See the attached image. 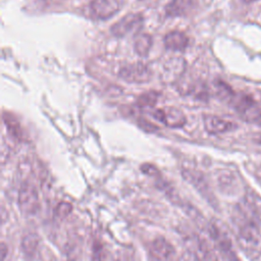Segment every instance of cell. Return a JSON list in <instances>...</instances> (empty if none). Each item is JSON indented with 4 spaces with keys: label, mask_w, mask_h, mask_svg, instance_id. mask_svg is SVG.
I'll list each match as a JSON object with an SVG mask.
<instances>
[{
    "label": "cell",
    "mask_w": 261,
    "mask_h": 261,
    "mask_svg": "<svg viewBox=\"0 0 261 261\" xmlns=\"http://www.w3.org/2000/svg\"><path fill=\"white\" fill-rule=\"evenodd\" d=\"M196 6V0H171L165 6L167 16H185L188 15Z\"/></svg>",
    "instance_id": "11"
},
{
    "label": "cell",
    "mask_w": 261,
    "mask_h": 261,
    "mask_svg": "<svg viewBox=\"0 0 261 261\" xmlns=\"http://www.w3.org/2000/svg\"><path fill=\"white\" fill-rule=\"evenodd\" d=\"M151 253L159 261H170L175 255V250L167 240L157 238L151 244Z\"/></svg>",
    "instance_id": "10"
},
{
    "label": "cell",
    "mask_w": 261,
    "mask_h": 261,
    "mask_svg": "<svg viewBox=\"0 0 261 261\" xmlns=\"http://www.w3.org/2000/svg\"><path fill=\"white\" fill-rule=\"evenodd\" d=\"M143 15L138 12H130L112 24L110 32L117 38L124 37L143 22Z\"/></svg>",
    "instance_id": "8"
},
{
    "label": "cell",
    "mask_w": 261,
    "mask_h": 261,
    "mask_svg": "<svg viewBox=\"0 0 261 261\" xmlns=\"http://www.w3.org/2000/svg\"><path fill=\"white\" fill-rule=\"evenodd\" d=\"M142 170H143V172H145V173H147V174H149V175L155 174L156 171H157L156 167L153 166V165H151V164H144V165L142 166Z\"/></svg>",
    "instance_id": "19"
},
{
    "label": "cell",
    "mask_w": 261,
    "mask_h": 261,
    "mask_svg": "<svg viewBox=\"0 0 261 261\" xmlns=\"http://www.w3.org/2000/svg\"><path fill=\"white\" fill-rule=\"evenodd\" d=\"M214 90H215V94L216 96L223 101H227L230 102L233 98V96L236 95L232 91V89L225 84L222 81H216L214 83Z\"/></svg>",
    "instance_id": "14"
},
{
    "label": "cell",
    "mask_w": 261,
    "mask_h": 261,
    "mask_svg": "<svg viewBox=\"0 0 261 261\" xmlns=\"http://www.w3.org/2000/svg\"><path fill=\"white\" fill-rule=\"evenodd\" d=\"M4 121L7 125V129L10 132L12 136L19 139L21 137V128L18 124L17 120L10 114V113H4Z\"/></svg>",
    "instance_id": "17"
},
{
    "label": "cell",
    "mask_w": 261,
    "mask_h": 261,
    "mask_svg": "<svg viewBox=\"0 0 261 261\" xmlns=\"http://www.w3.org/2000/svg\"><path fill=\"white\" fill-rule=\"evenodd\" d=\"M18 207L22 214L30 216L40 209V197L36 188L29 182L21 185L18 191Z\"/></svg>",
    "instance_id": "2"
},
{
    "label": "cell",
    "mask_w": 261,
    "mask_h": 261,
    "mask_svg": "<svg viewBox=\"0 0 261 261\" xmlns=\"http://www.w3.org/2000/svg\"><path fill=\"white\" fill-rule=\"evenodd\" d=\"M6 252H7V247L5 243H1V261H5Z\"/></svg>",
    "instance_id": "20"
},
{
    "label": "cell",
    "mask_w": 261,
    "mask_h": 261,
    "mask_svg": "<svg viewBox=\"0 0 261 261\" xmlns=\"http://www.w3.org/2000/svg\"><path fill=\"white\" fill-rule=\"evenodd\" d=\"M39 245V238L36 233H29L22 239L21 247L28 256L34 255Z\"/></svg>",
    "instance_id": "15"
},
{
    "label": "cell",
    "mask_w": 261,
    "mask_h": 261,
    "mask_svg": "<svg viewBox=\"0 0 261 261\" xmlns=\"http://www.w3.org/2000/svg\"><path fill=\"white\" fill-rule=\"evenodd\" d=\"M72 210V205L70 203L67 202H60L56 208H55V215L59 218V219H63L65 217H67L70 212Z\"/></svg>",
    "instance_id": "18"
},
{
    "label": "cell",
    "mask_w": 261,
    "mask_h": 261,
    "mask_svg": "<svg viewBox=\"0 0 261 261\" xmlns=\"http://www.w3.org/2000/svg\"><path fill=\"white\" fill-rule=\"evenodd\" d=\"M237 212L239 245L248 258L255 260L261 256V231L253 214H248L242 208Z\"/></svg>",
    "instance_id": "1"
},
{
    "label": "cell",
    "mask_w": 261,
    "mask_h": 261,
    "mask_svg": "<svg viewBox=\"0 0 261 261\" xmlns=\"http://www.w3.org/2000/svg\"><path fill=\"white\" fill-rule=\"evenodd\" d=\"M123 5V0H92L90 9L98 19H107L117 13Z\"/></svg>",
    "instance_id": "6"
},
{
    "label": "cell",
    "mask_w": 261,
    "mask_h": 261,
    "mask_svg": "<svg viewBox=\"0 0 261 261\" xmlns=\"http://www.w3.org/2000/svg\"><path fill=\"white\" fill-rule=\"evenodd\" d=\"M209 232L220 252L228 261H239V258L233 250L231 240L225 228L217 223H212L210 225Z\"/></svg>",
    "instance_id": "5"
},
{
    "label": "cell",
    "mask_w": 261,
    "mask_h": 261,
    "mask_svg": "<svg viewBox=\"0 0 261 261\" xmlns=\"http://www.w3.org/2000/svg\"><path fill=\"white\" fill-rule=\"evenodd\" d=\"M152 115L168 127H181L187 119L184 112L176 107H164L156 109Z\"/></svg>",
    "instance_id": "7"
},
{
    "label": "cell",
    "mask_w": 261,
    "mask_h": 261,
    "mask_svg": "<svg viewBox=\"0 0 261 261\" xmlns=\"http://www.w3.org/2000/svg\"><path fill=\"white\" fill-rule=\"evenodd\" d=\"M189 39L187 35L179 31H172L165 35L164 45L167 49L173 51H182L188 47Z\"/></svg>",
    "instance_id": "12"
},
{
    "label": "cell",
    "mask_w": 261,
    "mask_h": 261,
    "mask_svg": "<svg viewBox=\"0 0 261 261\" xmlns=\"http://www.w3.org/2000/svg\"><path fill=\"white\" fill-rule=\"evenodd\" d=\"M232 107L239 113L241 118L246 121L254 122L260 119L261 110L258 107L257 103L250 97L244 94L234 95L230 101Z\"/></svg>",
    "instance_id": "3"
},
{
    "label": "cell",
    "mask_w": 261,
    "mask_h": 261,
    "mask_svg": "<svg viewBox=\"0 0 261 261\" xmlns=\"http://www.w3.org/2000/svg\"><path fill=\"white\" fill-rule=\"evenodd\" d=\"M259 178H260V180H261V174H260V176H259Z\"/></svg>",
    "instance_id": "22"
},
{
    "label": "cell",
    "mask_w": 261,
    "mask_h": 261,
    "mask_svg": "<svg viewBox=\"0 0 261 261\" xmlns=\"http://www.w3.org/2000/svg\"><path fill=\"white\" fill-rule=\"evenodd\" d=\"M118 75L127 83L143 84L152 79V71L143 62L128 63L119 69Z\"/></svg>",
    "instance_id": "4"
},
{
    "label": "cell",
    "mask_w": 261,
    "mask_h": 261,
    "mask_svg": "<svg viewBox=\"0 0 261 261\" xmlns=\"http://www.w3.org/2000/svg\"><path fill=\"white\" fill-rule=\"evenodd\" d=\"M153 44L152 36L147 33H139L134 40V49L136 53L141 57H146Z\"/></svg>",
    "instance_id": "13"
},
{
    "label": "cell",
    "mask_w": 261,
    "mask_h": 261,
    "mask_svg": "<svg viewBox=\"0 0 261 261\" xmlns=\"http://www.w3.org/2000/svg\"><path fill=\"white\" fill-rule=\"evenodd\" d=\"M203 123L205 130L210 135L227 133L233 130L237 127L234 122L215 115H205L203 118Z\"/></svg>",
    "instance_id": "9"
},
{
    "label": "cell",
    "mask_w": 261,
    "mask_h": 261,
    "mask_svg": "<svg viewBox=\"0 0 261 261\" xmlns=\"http://www.w3.org/2000/svg\"><path fill=\"white\" fill-rule=\"evenodd\" d=\"M159 94L153 91L144 93L143 95H141L138 99H137V104L140 107H153L157 100H158Z\"/></svg>",
    "instance_id": "16"
},
{
    "label": "cell",
    "mask_w": 261,
    "mask_h": 261,
    "mask_svg": "<svg viewBox=\"0 0 261 261\" xmlns=\"http://www.w3.org/2000/svg\"><path fill=\"white\" fill-rule=\"evenodd\" d=\"M246 3H253V2H255V1H257V0H244Z\"/></svg>",
    "instance_id": "21"
}]
</instances>
